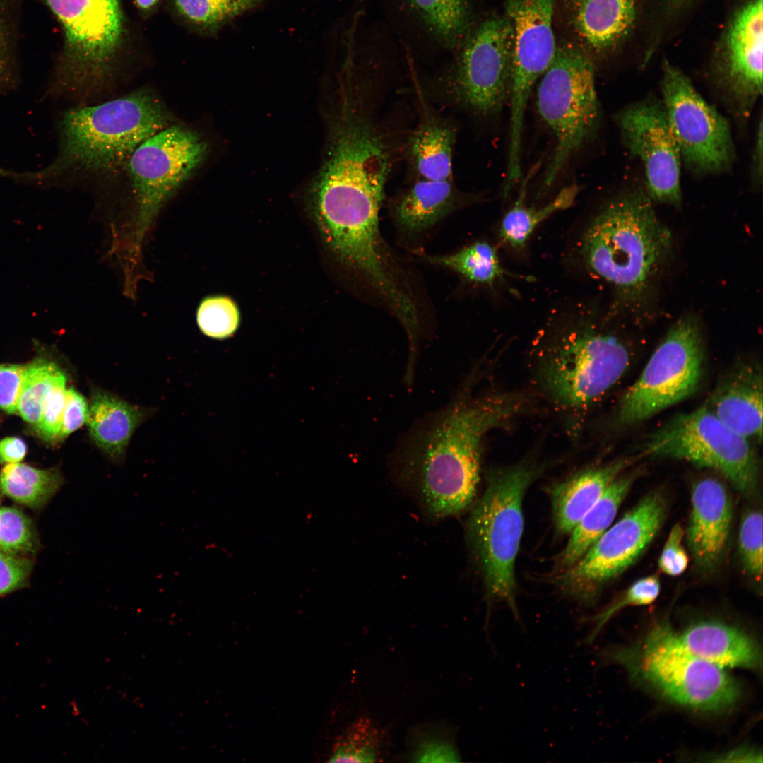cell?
Masks as SVG:
<instances>
[{"instance_id": "6da1fadb", "label": "cell", "mask_w": 763, "mask_h": 763, "mask_svg": "<svg viewBox=\"0 0 763 763\" xmlns=\"http://www.w3.org/2000/svg\"><path fill=\"white\" fill-rule=\"evenodd\" d=\"M526 404L517 393L472 396L469 382L408 433L396 449L397 463L432 516L448 517L469 507L480 480L485 435Z\"/></svg>"}, {"instance_id": "7a4b0ae2", "label": "cell", "mask_w": 763, "mask_h": 763, "mask_svg": "<svg viewBox=\"0 0 763 763\" xmlns=\"http://www.w3.org/2000/svg\"><path fill=\"white\" fill-rule=\"evenodd\" d=\"M173 122L165 102L148 88L97 105H73L58 119L53 160L35 170L0 166V178L47 189L108 175L124 167L142 141Z\"/></svg>"}, {"instance_id": "3957f363", "label": "cell", "mask_w": 763, "mask_h": 763, "mask_svg": "<svg viewBox=\"0 0 763 763\" xmlns=\"http://www.w3.org/2000/svg\"><path fill=\"white\" fill-rule=\"evenodd\" d=\"M536 339L537 384L548 401L569 417L586 414L631 364L627 344L588 301L553 309Z\"/></svg>"}, {"instance_id": "277c9868", "label": "cell", "mask_w": 763, "mask_h": 763, "mask_svg": "<svg viewBox=\"0 0 763 763\" xmlns=\"http://www.w3.org/2000/svg\"><path fill=\"white\" fill-rule=\"evenodd\" d=\"M672 245L671 233L658 220L652 201L637 188L610 198L576 226L567 261L586 278L635 302L666 263Z\"/></svg>"}, {"instance_id": "5b68a950", "label": "cell", "mask_w": 763, "mask_h": 763, "mask_svg": "<svg viewBox=\"0 0 763 763\" xmlns=\"http://www.w3.org/2000/svg\"><path fill=\"white\" fill-rule=\"evenodd\" d=\"M207 152L208 144L197 131L175 122L142 141L128 158L124 166L128 203L124 215L111 223L110 249L125 286L138 285L143 247L159 214L202 164Z\"/></svg>"}, {"instance_id": "8992f818", "label": "cell", "mask_w": 763, "mask_h": 763, "mask_svg": "<svg viewBox=\"0 0 763 763\" xmlns=\"http://www.w3.org/2000/svg\"><path fill=\"white\" fill-rule=\"evenodd\" d=\"M61 26L63 45L42 98L83 104L110 83L122 47L120 0H38Z\"/></svg>"}, {"instance_id": "52a82bcc", "label": "cell", "mask_w": 763, "mask_h": 763, "mask_svg": "<svg viewBox=\"0 0 763 763\" xmlns=\"http://www.w3.org/2000/svg\"><path fill=\"white\" fill-rule=\"evenodd\" d=\"M377 93L367 81L349 83L315 191L335 197L383 202L394 153L379 119Z\"/></svg>"}, {"instance_id": "ba28073f", "label": "cell", "mask_w": 763, "mask_h": 763, "mask_svg": "<svg viewBox=\"0 0 763 763\" xmlns=\"http://www.w3.org/2000/svg\"><path fill=\"white\" fill-rule=\"evenodd\" d=\"M541 471L531 459L490 469L468 523L469 543L487 600L505 603L516 620L515 562L524 531L523 499Z\"/></svg>"}, {"instance_id": "9c48e42d", "label": "cell", "mask_w": 763, "mask_h": 763, "mask_svg": "<svg viewBox=\"0 0 763 763\" xmlns=\"http://www.w3.org/2000/svg\"><path fill=\"white\" fill-rule=\"evenodd\" d=\"M603 656L668 701L701 712H721L740 699L739 685L726 670L692 653L667 622L656 623L638 644Z\"/></svg>"}, {"instance_id": "30bf717a", "label": "cell", "mask_w": 763, "mask_h": 763, "mask_svg": "<svg viewBox=\"0 0 763 763\" xmlns=\"http://www.w3.org/2000/svg\"><path fill=\"white\" fill-rule=\"evenodd\" d=\"M536 106L555 141L541 194L555 183L571 158L594 140L601 125L593 60L579 45H557L551 64L538 81Z\"/></svg>"}, {"instance_id": "8fae6325", "label": "cell", "mask_w": 763, "mask_h": 763, "mask_svg": "<svg viewBox=\"0 0 763 763\" xmlns=\"http://www.w3.org/2000/svg\"><path fill=\"white\" fill-rule=\"evenodd\" d=\"M705 351L699 322L679 319L652 353L638 379L624 393L616 422L629 426L685 400L700 387Z\"/></svg>"}, {"instance_id": "7c38bea8", "label": "cell", "mask_w": 763, "mask_h": 763, "mask_svg": "<svg viewBox=\"0 0 763 763\" xmlns=\"http://www.w3.org/2000/svg\"><path fill=\"white\" fill-rule=\"evenodd\" d=\"M643 448L646 456L715 470L745 496L757 490L759 466L751 442L725 425L704 405L670 418L648 437Z\"/></svg>"}, {"instance_id": "4fadbf2b", "label": "cell", "mask_w": 763, "mask_h": 763, "mask_svg": "<svg viewBox=\"0 0 763 763\" xmlns=\"http://www.w3.org/2000/svg\"><path fill=\"white\" fill-rule=\"evenodd\" d=\"M442 86L443 97L479 119L499 116L509 102L513 33L507 17L490 16L471 29Z\"/></svg>"}, {"instance_id": "5bb4252c", "label": "cell", "mask_w": 763, "mask_h": 763, "mask_svg": "<svg viewBox=\"0 0 763 763\" xmlns=\"http://www.w3.org/2000/svg\"><path fill=\"white\" fill-rule=\"evenodd\" d=\"M666 502L660 492L644 497L610 526L569 568L558 572L560 589L576 601L593 603L601 587L644 552L665 519Z\"/></svg>"}, {"instance_id": "9a60e30c", "label": "cell", "mask_w": 763, "mask_h": 763, "mask_svg": "<svg viewBox=\"0 0 763 763\" xmlns=\"http://www.w3.org/2000/svg\"><path fill=\"white\" fill-rule=\"evenodd\" d=\"M661 87L662 103L682 164L697 175L728 170L735 158L728 121L668 60L663 62Z\"/></svg>"}, {"instance_id": "2e32d148", "label": "cell", "mask_w": 763, "mask_h": 763, "mask_svg": "<svg viewBox=\"0 0 763 763\" xmlns=\"http://www.w3.org/2000/svg\"><path fill=\"white\" fill-rule=\"evenodd\" d=\"M614 121L625 148L642 163L651 200L679 206L682 162L662 101L649 98L628 105Z\"/></svg>"}, {"instance_id": "e0dca14e", "label": "cell", "mask_w": 763, "mask_h": 763, "mask_svg": "<svg viewBox=\"0 0 763 763\" xmlns=\"http://www.w3.org/2000/svg\"><path fill=\"white\" fill-rule=\"evenodd\" d=\"M555 0H507L504 16L513 33V61L509 102V139H522L528 99L557 50L553 32Z\"/></svg>"}, {"instance_id": "ac0fdd59", "label": "cell", "mask_w": 763, "mask_h": 763, "mask_svg": "<svg viewBox=\"0 0 763 763\" xmlns=\"http://www.w3.org/2000/svg\"><path fill=\"white\" fill-rule=\"evenodd\" d=\"M762 1L748 0L736 13L716 66L717 92L741 124L762 94Z\"/></svg>"}, {"instance_id": "d6986e66", "label": "cell", "mask_w": 763, "mask_h": 763, "mask_svg": "<svg viewBox=\"0 0 763 763\" xmlns=\"http://www.w3.org/2000/svg\"><path fill=\"white\" fill-rule=\"evenodd\" d=\"M692 509L686 531L688 546L698 567H716L726 550L732 521L727 490L718 480L706 477L691 491Z\"/></svg>"}, {"instance_id": "ffe728a7", "label": "cell", "mask_w": 763, "mask_h": 763, "mask_svg": "<svg viewBox=\"0 0 763 763\" xmlns=\"http://www.w3.org/2000/svg\"><path fill=\"white\" fill-rule=\"evenodd\" d=\"M704 406L725 425L762 440L763 377L757 362H739L718 381Z\"/></svg>"}, {"instance_id": "44dd1931", "label": "cell", "mask_w": 763, "mask_h": 763, "mask_svg": "<svg viewBox=\"0 0 763 763\" xmlns=\"http://www.w3.org/2000/svg\"><path fill=\"white\" fill-rule=\"evenodd\" d=\"M472 199L458 189L453 179H415L393 199L390 215L400 234L413 238L463 208Z\"/></svg>"}, {"instance_id": "7402d4cb", "label": "cell", "mask_w": 763, "mask_h": 763, "mask_svg": "<svg viewBox=\"0 0 763 763\" xmlns=\"http://www.w3.org/2000/svg\"><path fill=\"white\" fill-rule=\"evenodd\" d=\"M572 25L593 60L617 49L636 22L639 0H569Z\"/></svg>"}, {"instance_id": "603a6c76", "label": "cell", "mask_w": 763, "mask_h": 763, "mask_svg": "<svg viewBox=\"0 0 763 763\" xmlns=\"http://www.w3.org/2000/svg\"><path fill=\"white\" fill-rule=\"evenodd\" d=\"M679 637L692 653L723 668L757 670L762 667V651L757 641L735 626L702 620L690 625Z\"/></svg>"}, {"instance_id": "cb8c5ba5", "label": "cell", "mask_w": 763, "mask_h": 763, "mask_svg": "<svg viewBox=\"0 0 763 763\" xmlns=\"http://www.w3.org/2000/svg\"><path fill=\"white\" fill-rule=\"evenodd\" d=\"M629 459L582 469L551 486L549 494L557 531L568 534L609 485L630 465Z\"/></svg>"}, {"instance_id": "d4e9b609", "label": "cell", "mask_w": 763, "mask_h": 763, "mask_svg": "<svg viewBox=\"0 0 763 763\" xmlns=\"http://www.w3.org/2000/svg\"><path fill=\"white\" fill-rule=\"evenodd\" d=\"M456 129L422 102L420 119L408 142L407 155L415 179H453Z\"/></svg>"}, {"instance_id": "484cf974", "label": "cell", "mask_w": 763, "mask_h": 763, "mask_svg": "<svg viewBox=\"0 0 763 763\" xmlns=\"http://www.w3.org/2000/svg\"><path fill=\"white\" fill-rule=\"evenodd\" d=\"M141 409L103 390L92 391L87 425L97 446L114 461H120L135 430L143 420Z\"/></svg>"}, {"instance_id": "4316f807", "label": "cell", "mask_w": 763, "mask_h": 763, "mask_svg": "<svg viewBox=\"0 0 763 763\" xmlns=\"http://www.w3.org/2000/svg\"><path fill=\"white\" fill-rule=\"evenodd\" d=\"M638 475V471H633L620 475L584 514L570 532L567 545L556 558L557 573L579 560L610 527Z\"/></svg>"}, {"instance_id": "83f0119b", "label": "cell", "mask_w": 763, "mask_h": 763, "mask_svg": "<svg viewBox=\"0 0 763 763\" xmlns=\"http://www.w3.org/2000/svg\"><path fill=\"white\" fill-rule=\"evenodd\" d=\"M533 175L531 170L523 180L513 206L504 214L499 229L502 240L511 248L521 249L536 227L552 215L569 208L580 191V187L572 183L562 188L547 204L535 207L526 205L528 182Z\"/></svg>"}, {"instance_id": "f1b7e54d", "label": "cell", "mask_w": 763, "mask_h": 763, "mask_svg": "<svg viewBox=\"0 0 763 763\" xmlns=\"http://www.w3.org/2000/svg\"><path fill=\"white\" fill-rule=\"evenodd\" d=\"M412 252L427 263L451 270L475 284L493 287L504 273L496 248L486 241L475 242L446 255H430L418 249Z\"/></svg>"}, {"instance_id": "f546056e", "label": "cell", "mask_w": 763, "mask_h": 763, "mask_svg": "<svg viewBox=\"0 0 763 763\" xmlns=\"http://www.w3.org/2000/svg\"><path fill=\"white\" fill-rule=\"evenodd\" d=\"M431 34L448 49L460 48L471 30L468 0H408Z\"/></svg>"}, {"instance_id": "4dcf8cb0", "label": "cell", "mask_w": 763, "mask_h": 763, "mask_svg": "<svg viewBox=\"0 0 763 763\" xmlns=\"http://www.w3.org/2000/svg\"><path fill=\"white\" fill-rule=\"evenodd\" d=\"M62 483L56 471L39 469L25 463H7L0 472V490L13 500L37 508L46 503Z\"/></svg>"}, {"instance_id": "1f68e13d", "label": "cell", "mask_w": 763, "mask_h": 763, "mask_svg": "<svg viewBox=\"0 0 763 763\" xmlns=\"http://www.w3.org/2000/svg\"><path fill=\"white\" fill-rule=\"evenodd\" d=\"M22 0H0V97L21 84L20 40Z\"/></svg>"}, {"instance_id": "d6a6232c", "label": "cell", "mask_w": 763, "mask_h": 763, "mask_svg": "<svg viewBox=\"0 0 763 763\" xmlns=\"http://www.w3.org/2000/svg\"><path fill=\"white\" fill-rule=\"evenodd\" d=\"M60 368L42 357L27 364L18 403V414L27 422L36 426L46 395Z\"/></svg>"}, {"instance_id": "836d02e7", "label": "cell", "mask_w": 763, "mask_h": 763, "mask_svg": "<svg viewBox=\"0 0 763 763\" xmlns=\"http://www.w3.org/2000/svg\"><path fill=\"white\" fill-rule=\"evenodd\" d=\"M382 736L368 718H360L338 743L330 762H375L380 757Z\"/></svg>"}, {"instance_id": "e575fe53", "label": "cell", "mask_w": 763, "mask_h": 763, "mask_svg": "<svg viewBox=\"0 0 763 763\" xmlns=\"http://www.w3.org/2000/svg\"><path fill=\"white\" fill-rule=\"evenodd\" d=\"M179 13L192 24L214 30L247 6L239 0H173Z\"/></svg>"}, {"instance_id": "d590c367", "label": "cell", "mask_w": 763, "mask_h": 763, "mask_svg": "<svg viewBox=\"0 0 763 763\" xmlns=\"http://www.w3.org/2000/svg\"><path fill=\"white\" fill-rule=\"evenodd\" d=\"M196 321L205 335L214 338H225L237 329L239 313L235 303L230 298L208 297L199 304Z\"/></svg>"}, {"instance_id": "8d00e7d4", "label": "cell", "mask_w": 763, "mask_h": 763, "mask_svg": "<svg viewBox=\"0 0 763 763\" xmlns=\"http://www.w3.org/2000/svg\"><path fill=\"white\" fill-rule=\"evenodd\" d=\"M660 590V580L656 575L647 576L635 581L610 605L588 620L594 623V628L586 637V643H592L603 627L618 611L628 606L652 603L658 596Z\"/></svg>"}, {"instance_id": "74e56055", "label": "cell", "mask_w": 763, "mask_h": 763, "mask_svg": "<svg viewBox=\"0 0 763 763\" xmlns=\"http://www.w3.org/2000/svg\"><path fill=\"white\" fill-rule=\"evenodd\" d=\"M739 550L745 572L761 583L762 576V514L752 510L744 514L739 531Z\"/></svg>"}, {"instance_id": "f35d334b", "label": "cell", "mask_w": 763, "mask_h": 763, "mask_svg": "<svg viewBox=\"0 0 763 763\" xmlns=\"http://www.w3.org/2000/svg\"><path fill=\"white\" fill-rule=\"evenodd\" d=\"M31 521L19 509L0 507V551L13 555L31 551L34 546Z\"/></svg>"}, {"instance_id": "ab89813d", "label": "cell", "mask_w": 763, "mask_h": 763, "mask_svg": "<svg viewBox=\"0 0 763 763\" xmlns=\"http://www.w3.org/2000/svg\"><path fill=\"white\" fill-rule=\"evenodd\" d=\"M66 377L59 369L46 395L40 419L35 426L37 434L48 442L59 441L66 401Z\"/></svg>"}, {"instance_id": "60d3db41", "label": "cell", "mask_w": 763, "mask_h": 763, "mask_svg": "<svg viewBox=\"0 0 763 763\" xmlns=\"http://www.w3.org/2000/svg\"><path fill=\"white\" fill-rule=\"evenodd\" d=\"M684 534L681 525L677 524L668 535L658 561L660 570L666 574L678 576L687 567L689 558L682 544Z\"/></svg>"}, {"instance_id": "b9f144b4", "label": "cell", "mask_w": 763, "mask_h": 763, "mask_svg": "<svg viewBox=\"0 0 763 763\" xmlns=\"http://www.w3.org/2000/svg\"><path fill=\"white\" fill-rule=\"evenodd\" d=\"M27 365L0 364V409L18 414L20 391Z\"/></svg>"}, {"instance_id": "7bdbcfd3", "label": "cell", "mask_w": 763, "mask_h": 763, "mask_svg": "<svg viewBox=\"0 0 763 763\" xmlns=\"http://www.w3.org/2000/svg\"><path fill=\"white\" fill-rule=\"evenodd\" d=\"M411 757L418 762H456L460 756L449 741L437 736H422L415 743Z\"/></svg>"}, {"instance_id": "ee69618b", "label": "cell", "mask_w": 763, "mask_h": 763, "mask_svg": "<svg viewBox=\"0 0 763 763\" xmlns=\"http://www.w3.org/2000/svg\"><path fill=\"white\" fill-rule=\"evenodd\" d=\"M31 569L28 559L0 551V596L21 587Z\"/></svg>"}, {"instance_id": "f6af8a7d", "label": "cell", "mask_w": 763, "mask_h": 763, "mask_svg": "<svg viewBox=\"0 0 763 763\" xmlns=\"http://www.w3.org/2000/svg\"><path fill=\"white\" fill-rule=\"evenodd\" d=\"M89 406L85 398L73 387L66 389L59 441L87 422Z\"/></svg>"}, {"instance_id": "bcb514c9", "label": "cell", "mask_w": 763, "mask_h": 763, "mask_svg": "<svg viewBox=\"0 0 763 763\" xmlns=\"http://www.w3.org/2000/svg\"><path fill=\"white\" fill-rule=\"evenodd\" d=\"M26 444L19 437H8L0 440V462L14 463L21 461L26 454Z\"/></svg>"}, {"instance_id": "7dc6e473", "label": "cell", "mask_w": 763, "mask_h": 763, "mask_svg": "<svg viewBox=\"0 0 763 763\" xmlns=\"http://www.w3.org/2000/svg\"><path fill=\"white\" fill-rule=\"evenodd\" d=\"M711 761L714 762H762V755L761 752L748 747H740L735 748L731 751L721 753L714 756Z\"/></svg>"}, {"instance_id": "c3c4849f", "label": "cell", "mask_w": 763, "mask_h": 763, "mask_svg": "<svg viewBox=\"0 0 763 763\" xmlns=\"http://www.w3.org/2000/svg\"><path fill=\"white\" fill-rule=\"evenodd\" d=\"M753 149L752 175L756 181L760 182L762 177V119L760 118Z\"/></svg>"}, {"instance_id": "681fc988", "label": "cell", "mask_w": 763, "mask_h": 763, "mask_svg": "<svg viewBox=\"0 0 763 763\" xmlns=\"http://www.w3.org/2000/svg\"><path fill=\"white\" fill-rule=\"evenodd\" d=\"M136 6L142 11H148L153 8L160 0H134Z\"/></svg>"}, {"instance_id": "f907efd6", "label": "cell", "mask_w": 763, "mask_h": 763, "mask_svg": "<svg viewBox=\"0 0 763 763\" xmlns=\"http://www.w3.org/2000/svg\"><path fill=\"white\" fill-rule=\"evenodd\" d=\"M239 1H241L242 4H244L245 6H247L248 7L249 6H253L255 3H256L259 0H239Z\"/></svg>"}, {"instance_id": "816d5d0a", "label": "cell", "mask_w": 763, "mask_h": 763, "mask_svg": "<svg viewBox=\"0 0 763 763\" xmlns=\"http://www.w3.org/2000/svg\"><path fill=\"white\" fill-rule=\"evenodd\" d=\"M677 2L684 1L685 0H675Z\"/></svg>"}]
</instances>
